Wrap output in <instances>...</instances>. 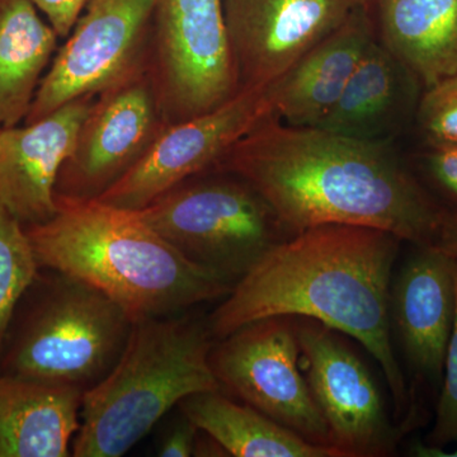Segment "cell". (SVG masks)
Returning <instances> with one entry per match:
<instances>
[{"label":"cell","instance_id":"cell-3","mask_svg":"<svg viewBox=\"0 0 457 457\" xmlns=\"http://www.w3.org/2000/svg\"><path fill=\"white\" fill-rule=\"evenodd\" d=\"M55 198V215L26 228L41 270L95 286L134 321L179 314L233 288L180 254L137 212L97 200Z\"/></svg>","mask_w":457,"mask_h":457},{"label":"cell","instance_id":"cell-12","mask_svg":"<svg viewBox=\"0 0 457 457\" xmlns=\"http://www.w3.org/2000/svg\"><path fill=\"white\" fill-rule=\"evenodd\" d=\"M273 114L270 84L240 89L212 112L167 126L139 163L97 201L139 212L183 180L213 170L234 144Z\"/></svg>","mask_w":457,"mask_h":457},{"label":"cell","instance_id":"cell-19","mask_svg":"<svg viewBox=\"0 0 457 457\" xmlns=\"http://www.w3.org/2000/svg\"><path fill=\"white\" fill-rule=\"evenodd\" d=\"M413 75L374 38L341 97L315 128L342 137L386 143L411 101Z\"/></svg>","mask_w":457,"mask_h":457},{"label":"cell","instance_id":"cell-17","mask_svg":"<svg viewBox=\"0 0 457 457\" xmlns=\"http://www.w3.org/2000/svg\"><path fill=\"white\" fill-rule=\"evenodd\" d=\"M83 392L0 374V457H68Z\"/></svg>","mask_w":457,"mask_h":457},{"label":"cell","instance_id":"cell-8","mask_svg":"<svg viewBox=\"0 0 457 457\" xmlns=\"http://www.w3.org/2000/svg\"><path fill=\"white\" fill-rule=\"evenodd\" d=\"M158 0H88L57 50L23 123L147 71Z\"/></svg>","mask_w":457,"mask_h":457},{"label":"cell","instance_id":"cell-7","mask_svg":"<svg viewBox=\"0 0 457 457\" xmlns=\"http://www.w3.org/2000/svg\"><path fill=\"white\" fill-rule=\"evenodd\" d=\"M147 74L167 126L236 97L239 79L224 0H158Z\"/></svg>","mask_w":457,"mask_h":457},{"label":"cell","instance_id":"cell-5","mask_svg":"<svg viewBox=\"0 0 457 457\" xmlns=\"http://www.w3.org/2000/svg\"><path fill=\"white\" fill-rule=\"evenodd\" d=\"M49 270L36 278L32 302L9 330L0 374L84 393L113 368L135 321L95 286Z\"/></svg>","mask_w":457,"mask_h":457},{"label":"cell","instance_id":"cell-11","mask_svg":"<svg viewBox=\"0 0 457 457\" xmlns=\"http://www.w3.org/2000/svg\"><path fill=\"white\" fill-rule=\"evenodd\" d=\"M165 128L147 71L99 93L59 171L55 197L98 200L139 163Z\"/></svg>","mask_w":457,"mask_h":457},{"label":"cell","instance_id":"cell-22","mask_svg":"<svg viewBox=\"0 0 457 457\" xmlns=\"http://www.w3.org/2000/svg\"><path fill=\"white\" fill-rule=\"evenodd\" d=\"M40 270L26 228L0 203V357L18 308Z\"/></svg>","mask_w":457,"mask_h":457},{"label":"cell","instance_id":"cell-16","mask_svg":"<svg viewBox=\"0 0 457 457\" xmlns=\"http://www.w3.org/2000/svg\"><path fill=\"white\" fill-rule=\"evenodd\" d=\"M375 37L366 2L270 84L275 116L287 125L315 128L341 97Z\"/></svg>","mask_w":457,"mask_h":457},{"label":"cell","instance_id":"cell-23","mask_svg":"<svg viewBox=\"0 0 457 457\" xmlns=\"http://www.w3.org/2000/svg\"><path fill=\"white\" fill-rule=\"evenodd\" d=\"M417 117L431 147L457 146V74L426 88Z\"/></svg>","mask_w":457,"mask_h":457},{"label":"cell","instance_id":"cell-14","mask_svg":"<svg viewBox=\"0 0 457 457\" xmlns=\"http://www.w3.org/2000/svg\"><path fill=\"white\" fill-rule=\"evenodd\" d=\"M96 97L75 98L38 121L0 130V203L23 227L55 215L57 176Z\"/></svg>","mask_w":457,"mask_h":457},{"label":"cell","instance_id":"cell-24","mask_svg":"<svg viewBox=\"0 0 457 457\" xmlns=\"http://www.w3.org/2000/svg\"><path fill=\"white\" fill-rule=\"evenodd\" d=\"M456 306L453 330L445 357L444 378L440 386L435 423L425 438L426 444L446 449L457 445V257L455 258Z\"/></svg>","mask_w":457,"mask_h":457},{"label":"cell","instance_id":"cell-4","mask_svg":"<svg viewBox=\"0 0 457 457\" xmlns=\"http://www.w3.org/2000/svg\"><path fill=\"white\" fill-rule=\"evenodd\" d=\"M212 345L209 324L180 312L135 321L113 368L83 394L71 456L121 457L183 399L221 390Z\"/></svg>","mask_w":457,"mask_h":457},{"label":"cell","instance_id":"cell-18","mask_svg":"<svg viewBox=\"0 0 457 457\" xmlns=\"http://www.w3.org/2000/svg\"><path fill=\"white\" fill-rule=\"evenodd\" d=\"M378 40L426 88L457 74V0H368Z\"/></svg>","mask_w":457,"mask_h":457},{"label":"cell","instance_id":"cell-10","mask_svg":"<svg viewBox=\"0 0 457 457\" xmlns=\"http://www.w3.org/2000/svg\"><path fill=\"white\" fill-rule=\"evenodd\" d=\"M295 319L300 369L327 422L335 457L392 455L408 428L390 420L368 366L337 330L312 319Z\"/></svg>","mask_w":457,"mask_h":457},{"label":"cell","instance_id":"cell-2","mask_svg":"<svg viewBox=\"0 0 457 457\" xmlns=\"http://www.w3.org/2000/svg\"><path fill=\"white\" fill-rule=\"evenodd\" d=\"M402 240L378 228L321 224L270 249L210 317L220 339L270 317L306 318L352 337L383 369L395 417L414 411V395L394 352L393 269Z\"/></svg>","mask_w":457,"mask_h":457},{"label":"cell","instance_id":"cell-20","mask_svg":"<svg viewBox=\"0 0 457 457\" xmlns=\"http://www.w3.org/2000/svg\"><path fill=\"white\" fill-rule=\"evenodd\" d=\"M59 36L29 0H0V125L25 121Z\"/></svg>","mask_w":457,"mask_h":457},{"label":"cell","instance_id":"cell-6","mask_svg":"<svg viewBox=\"0 0 457 457\" xmlns=\"http://www.w3.org/2000/svg\"><path fill=\"white\" fill-rule=\"evenodd\" d=\"M135 212L188 261L233 287L293 237L253 186L218 170L183 180Z\"/></svg>","mask_w":457,"mask_h":457},{"label":"cell","instance_id":"cell-25","mask_svg":"<svg viewBox=\"0 0 457 457\" xmlns=\"http://www.w3.org/2000/svg\"><path fill=\"white\" fill-rule=\"evenodd\" d=\"M423 170L436 191L457 212V146L431 147Z\"/></svg>","mask_w":457,"mask_h":457},{"label":"cell","instance_id":"cell-26","mask_svg":"<svg viewBox=\"0 0 457 457\" xmlns=\"http://www.w3.org/2000/svg\"><path fill=\"white\" fill-rule=\"evenodd\" d=\"M47 18L59 37H68L88 0H29Z\"/></svg>","mask_w":457,"mask_h":457},{"label":"cell","instance_id":"cell-28","mask_svg":"<svg viewBox=\"0 0 457 457\" xmlns=\"http://www.w3.org/2000/svg\"><path fill=\"white\" fill-rule=\"evenodd\" d=\"M409 455L416 457H457V449L449 453L444 447L432 446L426 442L420 441L411 445Z\"/></svg>","mask_w":457,"mask_h":457},{"label":"cell","instance_id":"cell-27","mask_svg":"<svg viewBox=\"0 0 457 457\" xmlns=\"http://www.w3.org/2000/svg\"><path fill=\"white\" fill-rule=\"evenodd\" d=\"M198 435L197 426L180 413L179 420L167 429L159 442L158 455L163 457L194 456Z\"/></svg>","mask_w":457,"mask_h":457},{"label":"cell","instance_id":"cell-21","mask_svg":"<svg viewBox=\"0 0 457 457\" xmlns=\"http://www.w3.org/2000/svg\"><path fill=\"white\" fill-rule=\"evenodd\" d=\"M180 413L236 457H335L332 450L306 441L245 403L221 393L194 394L179 403Z\"/></svg>","mask_w":457,"mask_h":457},{"label":"cell","instance_id":"cell-9","mask_svg":"<svg viewBox=\"0 0 457 457\" xmlns=\"http://www.w3.org/2000/svg\"><path fill=\"white\" fill-rule=\"evenodd\" d=\"M299 356L296 319L270 317L213 343L210 365L221 390L306 441L330 449L329 429L300 369Z\"/></svg>","mask_w":457,"mask_h":457},{"label":"cell","instance_id":"cell-13","mask_svg":"<svg viewBox=\"0 0 457 457\" xmlns=\"http://www.w3.org/2000/svg\"><path fill=\"white\" fill-rule=\"evenodd\" d=\"M368 0H224L239 88L270 86Z\"/></svg>","mask_w":457,"mask_h":457},{"label":"cell","instance_id":"cell-1","mask_svg":"<svg viewBox=\"0 0 457 457\" xmlns=\"http://www.w3.org/2000/svg\"><path fill=\"white\" fill-rule=\"evenodd\" d=\"M213 170L253 186L291 236L315 225H354L457 257V212L386 143L287 125L273 114Z\"/></svg>","mask_w":457,"mask_h":457},{"label":"cell","instance_id":"cell-15","mask_svg":"<svg viewBox=\"0 0 457 457\" xmlns=\"http://www.w3.org/2000/svg\"><path fill=\"white\" fill-rule=\"evenodd\" d=\"M455 258L413 246L390 287V321L418 383L441 386L455 318Z\"/></svg>","mask_w":457,"mask_h":457},{"label":"cell","instance_id":"cell-29","mask_svg":"<svg viewBox=\"0 0 457 457\" xmlns=\"http://www.w3.org/2000/svg\"><path fill=\"white\" fill-rule=\"evenodd\" d=\"M0 130H2V125H0Z\"/></svg>","mask_w":457,"mask_h":457}]
</instances>
